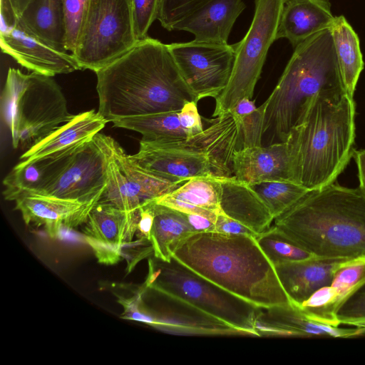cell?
<instances>
[{"mask_svg":"<svg viewBox=\"0 0 365 365\" xmlns=\"http://www.w3.org/2000/svg\"><path fill=\"white\" fill-rule=\"evenodd\" d=\"M96 73L98 112L108 122L180 110L197 102L168 44L149 36Z\"/></svg>","mask_w":365,"mask_h":365,"instance_id":"1","label":"cell"},{"mask_svg":"<svg viewBox=\"0 0 365 365\" xmlns=\"http://www.w3.org/2000/svg\"><path fill=\"white\" fill-rule=\"evenodd\" d=\"M173 257L200 276L257 307L292 304L274 265L254 237L197 232L182 240Z\"/></svg>","mask_w":365,"mask_h":365,"instance_id":"2","label":"cell"},{"mask_svg":"<svg viewBox=\"0 0 365 365\" xmlns=\"http://www.w3.org/2000/svg\"><path fill=\"white\" fill-rule=\"evenodd\" d=\"M354 99L322 91L305 105L287 141L293 180L314 190L335 182L354 156Z\"/></svg>","mask_w":365,"mask_h":365,"instance_id":"3","label":"cell"},{"mask_svg":"<svg viewBox=\"0 0 365 365\" xmlns=\"http://www.w3.org/2000/svg\"><path fill=\"white\" fill-rule=\"evenodd\" d=\"M274 225L314 256L365 255V195L333 182L310 190L274 218Z\"/></svg>","mask_w":365,"mask_h":365,"instance_id":"4","label":"cell"},{"mask_svg":"<svg viewBox=\"0 0 365 365\" xmlns=\"http://www.w3.org/2000/svg\"><path fill=\"white\" fill-rule=\"evenodd\" d=\"M322 91L346 93L330 29L311 36L294 48L277 86L264 103L262 145L285 142L307 103Z\"/></svg>","mask_w":365,"mask_h":365,"instance_id":"5","label":"cell"},{"mask_svg":"<svg viewBox=\"0 0 365 365\" xmlns=\"http://www.w3.org/2000/svg\"><path fill=\"white\" fill-rule=\"evenodd\" d=\"M243 148L240 120L230 111L208 120L202 132L183 139H141L133 159L147 171L173 182L196 177L234 176L233 157Z\"/></svg>","mask_w":365,"mask_h":365,"instance_id":"6","label":"cell"},{"mask_svg":"<svg viewBox=\"0 0 365 365\" xmlns=\"http://www.w3.org/2000/svg\"><path fill=\"white\" fill-rule=\"evenodd\" d=\"M1 118L12 145L33 144L70 120L66 98L52 77L9 68L1 96Z\"/></svg>","mask_w":365,"mask_h":365,"instance_id":"7","label":"cell"},{"mask_svg":"<svg viewBox=\"0 0 365 365\" xmlns=\"http://www.w3.org/2000/svg\"><path fill=\"white\" fill-rule=\"evenodd\" d=\"M145 287L185 302L244 332L258 336L255 329L260 309L192 271L175 257L167 262L149 260Z\"/></svg>","mask_w":365,"mask_h":365,"instance_id":"8","label":"cell"},{"mask_svg":"<svg viewBox=\"0 0 365 365\" xmlns=\"http://www.w3.org/2000/svg\"><path fill=\"white\" fill-rule=\"evenodd\" d=\"M284 0H254V16L245 37L234 44L235 61L227 85L215 98L213 116L230 110L242 98L252 99L277 32Z\"/></svg>","mask_w":365,"mask_h":365,"instance_id":"9","label":"cell"},{"mask_svg":"<svg viewBox=\"0 0 365 365\" xmlns=\"http://www.w3.org/2000/svg\"><path fill=\"white\" fill-rule=\"evenodd\" d=\"M137 43L131 0H89L86 21L72 55L81 69L96 73Z\"/></svg>","mask_w":365,"mask_h":365,"instance_id":"10","label":"cell"},{"mask_svg":"<svg viewBox=\"0 0 365 365\" xmlns=\"http://www.w3.org/2000/svg\"><path fill=\"white\" fill-rule=\"evenodd\" d=\"M110 138L98 133L72 153L58 173L34 195L98 202L108 180Z\"/></svg>","mask_w":365,"mask_h":365,"instance_id":"11","label":"cell"},{"mask_svg":"<svg viewBox=\"0 0 365 365\" xmlns=\"http://www.w3.org/2000/svg\"><path fill=\"white\" fill-rule=\"evenodd\" d=\"M109 148L108 180L98 203L133 211L173 191L182 183L171 182L147 171L111 137Z\"/></svg>","mask_w":365,"mask_h":365,"instance_id":"12","label":"cell"},{"mask_svg":"<svg viewBox=\"0 0 365 365\" xmlns=\"http://www.w3.org/2000/svg\"><path fill=\"white\" fill-rule=\"evenodd\" d=\"M177 67L196 101L216 98L230 80L235 61V46L198 42L168 44Z\"/></svg>","mask_w":365,"mask_h":365,"instance_id":"13","label":"cell"},{"mask_svg":"<svg viewBox=\"0 0 365 365\" xmlns=\"http://www.w3.org/2000/svg\"><path fill=\"white\" fill-rule=\"evenodd\" d=\"M140 217V208L126 211L98 202L93 207L82 232L98 262L113 264L121 259L123 248L133 244Z\"/></svg>","mask_w":365,"mask_h":365,"instance_id":"14","label":"cell"},{"mask_svg":"<svg viewBox=\"0 0 365 365\" xmlns=\"http://www.w3.org/2000/svg\"><path fill=\"white\" fill-rule=\"evenodd\" d=\"M2 52L21 66L41 75L53 77L81 70L71 53L61 51L29 31L17 19L0 31Z\"/></svg>","mask_w":365,"mask_h":365,"instance_id":"15","label":"cell"},{"mask_svg":"<svg viewBox=\"0 0 365 365\" xmlns=\"http://www.w3.org/2000/svg\"><path fill=\"white\" fill-rule=\"evenodd\" d=\"M14 202L26 225L43 228L51 238H56L62 227L71 230L83 225L98 203L42 195L21 196Z\"/></svg>","mask_w":365,"mask_h":365,"instance_id":"16","label":"cell"},{"mask_svg":"<svg viewBox=\"0 0 365 365\" xmlns=\"http://www.w3.org/2000/svg\"><path fill=\"white\" fill-rule=\"evenodd\" d=\"M255 329L258 336L351 338L365 334L362 328L336 327L313 321L292 304L260 308Z\"/></svg>","mask_w":365,"mask_h":365,"instance_id":"17","label":"cell"},{"mask_svg":"<svg viewBox=\"0 0 365 365\" xmlns=\"http://www.w3.org/2000/svg\"><path fill=\"white\" fill-rule=\"evenodd\" d=\"M107 123L108 121L94 110L74 115L67 123L30 146L21 155L20 162L71 155L92 140Z\"/></svg>","mask_w":365,"mask_h":365,"instance_id":"18","label":"cell"},{"mask_svg":"<svg viewBox=\"0 0 365 365\" xmlns=\"http://www.w3.org/2000/svg\"><path fill=\"white\" fill-rule=\"evenodd\" d=\"M233 174L237 180L249 185L263 181L294 182L287 141L237 151L233 157Z\"/></svg>","mask_w":365,"mask_h":365,"instance_id":"19","label":"cell"},{"mask_svg":"<svg viewBox=\"0 0 365 365\" xmlns=\"http://www.w3.org/2000/svg\"><path fill=\"white\" fill-rule=\"evenodd\" d=\"M113 126L138 132L145 140L187 138L203 130L197 102L185 104L180 110L124 118L111 122Z\"/></svg>","mask_w":365,"mask_h":365,"instance_id":"20","label":"cell"},{"mask_svg":"<svg viewBox=\"0 0 365 365\" xmlns=\"http://www.w3.org/2000/svg\"><path fill=\"white\" fill-rule=\"evenodd\" d=\"M346 259L313 256L274 267L292 304L299 307L317 290L331 284L336 269Z\"/></svg>","mask_w":365,"mask_h":365,"instance_id":"21","label":"cell"},{"mask_svg":"<svg viewBox=\"0 0 365 365\" xmlns=\"http://www.w3.org/2000/svg\"><path fill=\"white\" fill-rule=\"evenodd\" d=\"M334 19L329 0H284L277 40L286 38L294 48L311 36L330 29Z\"/></svg>","mask_w":365,"mask_h":365,"instance_id":"22","label":"cell"},{"mask_svg":"<svg viewBox=\"0 0 365 365\" xmlns=\"http://www.w3.org/2000/svg\"><path fill=\"white\" fill-rule=\"evenodd\" d=\"M245 8L242 0H214L178 24L173 31L190 32L198 42L226 44Z\"/></svg>","mask_w":365,"mask_h":365,"instance_id":"23","label":"cell"},{"mask_svg":"<svg viewBox=\"0 0 365 365\" xmlns=\"http://www.w3.org/2000/svg\"><path fill=\"white\" fill-rule=\"evenodd\" d=\"M222 212L245 225L258 235L272 226L274 217L268 207L247 183L234 176L220 178Z\"/></svg>","mask_w":365,"mask_h":365,"instance_id":"24","label":"cell"},{"mask_svg":"<svg viewBox=\"0 0 365 365\" xmlns=\"http://www.w3.org/2000/svg\"><path fill=\"white\" fill-rule=\"evenodd\" d=\"M220 178L196 177L154 201L184 213L204 215L215 222L220 208Z\"/></svg>","mask_w":365,"mask_h":365,"instance_id":"25","label":"cell"},{"mask_svg":"<svg viewBox=\"0 0 365 365\" xmlns=\"http://www.w3.org/2000/svg\"><path fill=\"white\" fill-rule=\"evenodd\" d=\"M20 23L49 46L66 51L63 0H31L19 16Z\"/></svg>","mask_w":365,"mask_h":365,"instance_id":"26","label":"cell"},{"mask_svg":"<svg viewBox=\"0 0 365 365\" xmlns=\"http://www.w3.org/2000/svg\"><path fill=\"white\" fill-rule=\"evenodd\" d=\"M71 155L29 163L19 162L3 180L4 199L15 201L21 196L37 194L58 173Z\"/></svg>","mask_w":365,"mask_h":365,"instance_id":"27","label":"cell"},{"mask_svg":"<svg viewBox=\"0 0 365 365\" xmlns=\"http://www.w3.org/2000/svg\"><path fill=\"white\" fill-rule=\"evenodd\" d=\"M154 214L150 242L154 257L170 261L178 245L195 233L182 212L151 202Z\"/></svg>","mask_w":365,"mask_h":365,"instance_id":"28","label":"cell"},{"mask_svg":"<svg viewBox=\"0 0 365 365\" xmlns=\"http://www.w3.org/2000/svg\"><path fill=\"white\" fill-rule=\"evenodd\" d=\"M330 30L346 93L354 99L356 86L364 66L359 38L342 15L335 16Z\"/></svg>","mask_w":365,"mask_h":365,"instance_id":"29","label":"cell"},{"mask_svg":"<svg viewBox=\"0 0 365 365\" xmlns=\"http://www.w3.org/2000/svg\"><path fill=\"white\" fill-rule=\"evenodd\" d=\"M249 185L268 207L274 220L309 191L302 185L289 181H263Z\"/></svg>","mask_w":365,"mask_h":365,"instance_id":"30","label":"cell"},{"mask_svg":"<svg viewBox=\"0 0 365 365\" xmlns=\"http://www.w3.org/2000/svg\"><path fill=\"white\" fill-rule=\"evenodd\" d=\"M255 239L274 266L314 256L283 234L274 225Z\"/></svg>","mask_w":365,"mask_h":365,"instance_id":"31","label":"cell"},{"mask_svg":"<svg viewBox=\"0 0 365 365\" xmlns=\"http://www.w3.org/2000/svg\"><path fill=\"white\" fill-rule=\"evenodd\" d=\"M365 284V255L347 259L338 266L331 286L336 293L339 308Z\"/></svg>","mask_w":365,"mask_h":365,"instance_id":"32","label":"cell"},{"mask_svg":"<svg viewBox=\"0 0 365 365\" xmlns=\"http://www.w3.org/2000/svg\"><path fill=\"white\" fill-rule=\"evenodd\" d=\"M297 307L313 321L331 327H340L337 319L339 305L336 293L331 284L317 290Z\"/></svg>","mask_w":365,"mask_h":365,"instance_id":"33","label":"cell"},{"mask_svg":"<svg viewBox=\"0 0 365 365\" xmlns=\"http://www.w3.org/2000/svg\"><path fill=\"white\" fill-rule=\"evenodd\" d=\"M230 111L240 120L243 148L262 145L264 103L257 108L254 101L243 98Z\"/></svg>","mask_w":365,"mask_h":365,"instance_id":"34","label":"cell"},{"mask_svg":"<svg viewBox=\"0 0 365 365\" xmlns=\"http://www.w3.org/2000/svg\"><path fill=\"white\" fill-rule=\"evenodd\" d=\"M214 0H158L157 20L168 31Z\"/></svg>","mask_w":365,"mask_h":365,"instance_id":"35","label":"cell"},{"mask_svg":"<svg viewBox=\"0 0 365 365\" xmlns=\"http://www.w3.org/2000/svg\"><path fill=\"white\" fill-rule=\"evenodd\" d=\"M89 0H63L65 48L73 53L80 38L87 12Z\"/></svg>","mask_w":365,"mask_h":365,"instance_id":"36","label":"cell"},{"mask_svg":"<svg viewBox=\"0 0 365 365\" xmlns=\"http://www.w3.org/2000/svg\"><path fill=\"white\" fill-rule=\"evenodd\" d=\"M337 319L340 325L365 329V284L341 305Z\"/></svg>","mask_w":365,"mask_h":365,"instance_id":"37","label":"cell"},{"mask_svg":"<svg viewBox=\"0 0 365 365\" xmlns=\"http://www.w3.org/2000/svg\"><path fill=\"white\" fill-rule=\"evenodd\" d=\"M158 0H131L135 36L137 41L148 37V30L157 19Z\"/></svg>","mask_w":365,"mask_h":365,"instance_id":"38","label":"cell"},{"mask_svg":"<svg viewBox=\"0 0 365 365\" xmlns=\"http://www.w3.org/2000/svg\"><path fill=\"white\" fill-rule=\"evenodd\" d=\"M214 232L225 235H249L254 237H257L258 236L257 234L245 225L229 217L223 213L217 215Z\"/></svg>","mask_w":365,"mask_h":365,"instance_id":"39","label":"cell"},{"mask_svg":"<svg viewBox=\"0 0 365 365\" xmlns=\"http://www.w3.org/2000/svg\"><path fill=\"white\" fill-rule=\"evenodd\" d=\"M153 219L154 214L150 202L140 207V217L135 234L138 240L142 242H150V232Z\"/></svg>","mask_w":365,"mask_h":365,"instance_id":"40","label":"cell"},{"mask_svg":"<svg viewBox=\"0 0 365 365\" xmlns=\"http://www.w3.org/2000/svg\"><path fill=\"white\" fill-rule=\"evenodd\" d=\"M184 214L195 233L215 231V222L210 218L199 214Z\"/></svg>","mask_w":365,"mask_h":365,"instance_id":"41","label":"cell"},{"mask_svg":"<svg viewBox=\"0 0 365 365\" xmlns=\"http://www.w3.org/2000/svg\"><path fill=\"white\" fill-rule=\"evenodd\" d=\"M354 157L358 170L359 187L365 195V150L354 151Z\"/></svg>","mask_w":365,"mask_h":365,"instance_id":"42","label":"cell"},{"mask_svg":"<svg viewBox=\"0 0 365 365\" xmlns=\"http://www.w3.org/2000/svg\"><path fill=\"white\" fill-rule=\"evenodd\" d=\"M7 1L14 12L19 18V16L22 14L24 9L26 8L31 0H4Z\"/></svg>","mask_w":365,"mask_h":365,"instance_id":"43","label":"cell"}]
</instances>
